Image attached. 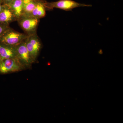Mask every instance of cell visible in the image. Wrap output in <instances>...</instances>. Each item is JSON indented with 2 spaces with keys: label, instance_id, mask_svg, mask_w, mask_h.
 Here are the masks:
<instances>
[{
  "label": "cell",
  "instance_id": "1",
  "mask_svg": "<svg viewBox=\"0 0 123 123\" xmlns=\"http://www.w3.org/2000/svg\"><path fill=\"white\" fill-rule=\"evenodd\" d=\"M29 36L18 32L10 27L0 38V43L15 46L23 42Z\"/></svg>",
  "mask_w": 123,
  "mask_h": 123
},
{
  "label": "cell",
  "instance_id": "4",
  "mask_svg": "<svg viewBox=\"0 0 123 123\" xmlns=\"http://www.w3.org/2000/svg\"><path fill=\"white\" fill-rule=\"evenodd\" d=\"M24 41L31 57L34 62L42 48V44L39 38L36 34L29 35Z\"/></svg>",
  "mask_w": 123,
  "mask_h": 123
},
{
  "label": "cell",
  "instance_id": "12",
  "mask_svg": "<svg viewBox=\"0 0 123 123\" xmlns=\"http://www.w3.org/2000/svg\"><path fill=\"white\" fill-rule=\"evenodd\" d=\"M10 27L8 24L0 23V38Z\"/></svg>",
  "mask_w": 123,
  "mask_h": 123
},
{
  "label": "cell",
  "instance_id": "9",
  "mask_svg": "<svg viewBox=\"0 0 123 123\" xmlns=\"http://www.w3.org/2000/svg\"><path fill=\"white\" fill-rule=\"evenodd\" d=\"M47 2L46 1L38 0L31 15L39 19L45 17L46 11L48 10L47 6Z\"/></svg>",
  "mask_w": 123,
  "mask_h": 123
},
{
  "label": "cell",
  "instance_id": "7",
  "mask_svg": "<svg viewBox=\"0 0 123 123\" xmlns=\"http://www.w3.org/2000/svg\"><path fill=\"white\" fill-rule=\"evenodd\" d=\"M11 58L17 59L15 46L0 43V60Z\"/></svg>",
  "mask_w": 123,
  "mask_h": 123
},
{
  "label": "cell",
  "instance_id": "6",
  "mask_svg": "<svg viewBox=\"0 0 123 123\" xmlns=\"http://www.w3.org/2000/svg\"><path fill=\"white\" fill-rule=\"evenodd\" d=\"M15 47L17 58L19 62L24 68L31 66L34 62L31 57L24 40Z\"/></svg>",
  "mask_w": 123,
  "mask_h": 123
},
{
  "label": "cell",
  "instance_id": "2",
  "mask_svg": "<svg viewBox=\"0 0 123 123\" xmlns=\"http://www.w3.org/2000/svg\"><path fill=\"white\" fill-rule=\"evenodd\" d=\"M17 21L27 34L31 35L36 34L39 18L31 14H23Z\"/></svg>",
  "mask_w": 123,
  "mask_h": 123
},
{
  "label": "cell",
  "instance_id": "14",
  "mask_svg": "<svg viewBox=\"0 0 123 123\" xmlns=\"http://www.w3.org/2000/svg\"><path fill=\"white\" fill-rule=\"evenodd\" d=\"M4 4L1 0H0V12L2 11L4 7Z\"/></svg>",
  "mask_w": 123,
  "mask_h": 123
},
{
  "label": "cell",
  "instance_id": "5",
  "mask_svg": "<svg viewBox=\"0 0 123 123\" xmlns=\"http://www.w3.org/2000/svg\"><path fill=\"white\" fill-rule=\"evenodd\" d=\"M24 68L16 58L0 60V74H6L18 72Z\"/></svg>",
  "mask_w": 123,
  "mask_h": 123
},
{
  "label": "cell",
  "instance_id": "11",
  "mask_svg": "<svg viewBox=\"0 0 123 123\" xmlns=\"http://www.w3.org/2000/svg\"><path fill=\"white\" fill-rule=\"evenodd\" d=\"M38 0H23V14H31Z\"/></svg>",
  "mask_w": 123,
  "mask_h": 123
},
{
  "label": "cell",
  "instance_id": "8",
  "mask_svg": "<svg viewBox=\"0 0 123 123\" xmlns=\"http://www.w3.org/2000/svg\"><path fill=\"white\" fill-rule=\"evenodd\" d=\"M17 20L11 9L7 5L4 4L3 8L0 12V23L9 25Z\"/></svg>",
  "mask_w": 123,
  "mask_h": 123
},
{
  "label": "cell",
  "instance_id": "13",
  "mask_svg": "<svg viewBox=\"0 0 123 123\" xmlns=\"http://www.w3.org/2000/svg\"><path fill=\"white\" fill-rule=\"evenodd\" d=\"M4 4L8 5L13 0H1Z\"/></svg>",
  "mask_w": 123,
  "mask_h": 123
},
{
  "label": "cell",
  "instance_id": "3",
  "mask_svg": "<svg viewBox=\"0 0 123 123\" xmlns=\"http://www.w3.org/2000/svg\"><path fill=\"white\" fill-rule=\"evenodd\" d=\"M47 6L48 10L56 8L66 11H69L77 7H91L92 5L81 4L73 0H60L55 2H47Z\"/></svg>",
  "mask_w": 123,
  "mask_h": 123
},
{
  "label": "cell",
  "instance_id": "10",
  "mask_svg": "<svg viewBox=\"0 0 123 123\" xmlns=\"http://www.w3.org/2000/svg\"><path fill=\"white\" fill-rule=\"evenodd\" d=\"M23 0H13L6 5L11 9L17 20L23 13Z\"/></svg>",
  "mask_w": 123,
  "mask_h": 123
}]
</instances>
